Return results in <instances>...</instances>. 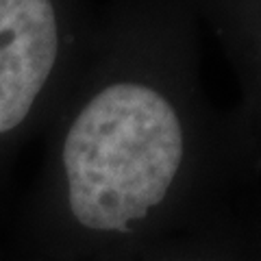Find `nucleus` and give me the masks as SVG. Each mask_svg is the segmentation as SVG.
Masks as SVG:
<instances>
[{
  "instance_id": "f257e3e1",
  "label": "nucleus",
  "mask_w": 261,
  "mask_h": 261,
  "mask_svg": "<svg viewBox=\"0 0 261 261\" xmlns=\"http://www.w3.org/2000/svg\"><path fill=\"white\" fill-rule=\"evenodd\" d=\"M181 157V124L166 98L137 83L102 89L63 144L72 214L94 231H128L163 200Z\"/></svg>"
},
{
  "instance_id": "f03ea898",
  "label": "nucleus",
  "mask_w": 261,
  "mask_h": 261,
  "mask_svg": "<svg viewBox=\"0 0 261 261\" xmlns=\"http://www.w3.org/2000/svg\"><path fill=\"white\" fill-rule=\"evenodd\" d=\"M59 50L50 0H0V133L20 124Z\"/></svg>"
}]
</instances>
